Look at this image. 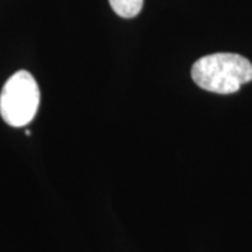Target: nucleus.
I'll use <instances>...</instances> for the list:
<instances>
[{
	"mask_svg": "<svg viewBox=\"0 0 252 252\" xmlns=\"http://www.w3.org/2000/svg\"><path fill=\"white\" fill-rule=\"evenodd\" d=\"M192 79L200 89L216 94H233L252 81V63L237 54H213L192 66Z\"/></svg>",
	"mask_w": 252,
	"mask_h": 252,
	"instance_id": "1",
	"label": "nucleus"
},
{
	"mask_svg": "<svg viewBox=\"0 0 252 252\" xmlns=\"http://www.w3.org/2000/svg\"><path fill=\"white\" fill-rule=\"evenodd\" d=\"M39 87L27 70H18L4 83L0 93V115L7 125L23 127L36 115Z\"/></svg>",
	"mask_w": 252,
	"mask_h": 252,
	"instance_id": "2",
	"label": "nucleus"
},
{
	"mask_svg": "<svg viewBox=\"0 0 252 252\" xmlns=\"http://www.w3.org/2000/svg\"><path fill=\"white\" fill-rule=\"evenodd\" d=\"M144 0H109L111 9L117 13L119 17L133 18L136 17L143 7Z\"/></svg>",
	"mask_w": 252,
	"mask_h": 252,
	"instance_id": "3",
	"label": "nucleus"
}]
</instances>
